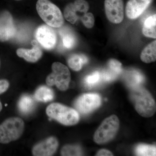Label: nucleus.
<instances>
[{
    "instance_id": "nucleus-7",
    "label": "nucleus",
    "mask_w": 156,
    "mask_h": 156,
    "mask_svg": "<svg viewBox=\"0 0 156 156\" xmlns=\"http://www.w3.org/2000/svg\"><path fill=\"white\" fill-rule=\"evenodd\" d=\"M100 95L95 93H87L80 96L75 101L74 106L77 111L87 115L95 110L101 104Z\"/></svg>"
},
{
    "instance_id": "nucleus-2",
    "label": "nucleus",
    "mask_w": 156,
    "mask_h": 156,
    "mask_svg": "<svg viewBox=\"0 0 156 156\" xmlns=\"http://www.w3.org/2000/svg\"><path fill=\"white\" fill-rule=\"evenodd\" d=\"M36 9L39 16L49 26L58 28L64 23V18L60 9L49 0H38Z\"/></svg>"
},
{
    "instance_id": "nucleus-20",
    "label": "nucleus",
    "mask_w": 156,
    "mask_h": 156,
    "mask_svg": "<svg viewBox=\"0 0 156 156\" xmlns=\"http://www.w3.org/2000/svg\"><path fill=\"white\" fill-rule=\"evenodd\" d=\"M34 106V99L31 96L27 95L22 96L18 103V108L20 111L24 114L31 112Z\"/></svg>"
},
{
    "instance_id": "nucleus-3",
    "label": "nucleus",
    "mask_w": 156,
    "mask_h": 156,
    "mask_svg": "<svg viewBox=\"0 0 156 156\" xmlns=\"http://www.w3.org/2000/svg\"><path fill=\"white\" fill-rule=\"evenodd\" d=\"M46 113L50 118L64 126H74L80 120V115L76 110L61 104H51L47 107Z\"/></svg>"
},
{
    "instance_id": "nucleus-26",
    "label": "nucleus",
    "mask_w": 156,
    "mask_h": 156,
    "mask_svg": "<svg viewBox=\"0 0 156 156\" xmlns=\"http://www.w3.org/2000/svg\"><path fill=\"white\" fill-rule=\"evenodd\" d=\"M62 41L63 46L67 49H71L75 46L76 40L75 37L70 33L62 34Z\"/></svg>"
},
{
    "instance_id": "nucleus-6",
    "label": "nucleus",
    "mask_w": 156,
    "mask_h": 156,
    "mask_svg": "<svg viewBox=\"0 0 156 156\" xmlns=\"http://www.w3.org/2000/svg\"><path fill=\"white\" fill-rule=\"evenodd\" d=\"M119 121L117 116L112 115L105 119L94 134V140L98 144H103L112 140L119 130Z\"/></svg>"
},
{
    "instance_id": "nucleus-31",
    "label": "nucleus",
    "mask_w": 156,
    "mask_h": 156,
    "mask_svg": "<svg viewBox=\"0 0 156 156\" xmlns=\"http://www.w3.org/2000/svg\"><path fill=\"white\" fill-rule=\"evenodd\" d=\"M16 1H20V0H16Z\"/></svg>"
},
{
    "instance_id": "nucleus-27",
    "label": "nucleus",
    "mask_w": 156,
    "mask_h": 156,
    "mask_svg": "<svg viewBox=\"0 0 156 156\" xmlns=\"http://www.w3.org/2000/svg\"><path fill=\"white\" fill-rule=\"evenodd\" d=\"M81 20L84 25L87 28H91L95 24V18L92 13H86L81 17Z\"/></svg>"
},
{
    "instance_id": "nucleus-25",
    "label": "nucleus",
    "mask_w": 156,
    "mask_h": 156,
    "mask_svg": "<svg viewBox=\"0 0 156 156\" xmlns=\"http://www.w3.org/2000/svg\"><path fill=\"white\" fill-rule=\"evenodd\" d=\"M101 79L100 73L98 71H96L92 74L87 76L85 78L84 83L88 88H91L98 84Z\"/></svg>"
},
{
    "instance_id": "nucleus-10",
    "label": "nucleus",
    "mask_w": 156,
    "mask_h": 156,
    "mask_svg": "<svg viewBox=\"0 0 156 156\" xmlns=\"http://www.w3.org/2000/svg\"><path fill=\"white\" fill-rule=\"evenodd\" d=\"M58 146L56 137L50 136L35 145L33 148L32 154L36 156H52L56 152Z\"/></svg>"
},
{
    "instance_id": "nucleus-19",
    "label": "nucleus",
    "mask_w": 156,
    "mask_h": 156,
    "mask_svg": "<svg viewBox=\"0 0 156 156\" xmlns=\"http://www.w3.org/2000/svg\"><path fill=\"white\" fill-rule=\"evenodd\" d=\"M54 96L53 90L45 86L39 87L34 94V97L37 100L44 102L51 101L54 98Z\"/></svg>"
},
{
    "instance_id": "nucleus-1",
    "label": "nucleus",
    "mask_w": 156,
    "mask_h": 156,
    "mask_svg": "<svg viewBox=\"0 0 156 156\" xmlns=\"http://www.w3.org/2000/svg\"><path fill=\"white\" fill-rule=\"evenodd\" d=\"M130 98L136 111L141 116H152L156 112L155 101L148 91L142 87L131 89Z\"/></svg>"
},
{
    "instance_id": "nucleus-14",
    "label": "nucleus",
    "mask_w": 156,
    "mask_h": 156,
    "mask_svg": "<svg viewBox=\"0 0 156 156\" xmlns=\"http://www.w3.org/2000/svg\"><path fill=\"white\" fill-rule=\"evenodd\" d=\"M17 56L28 62H35L42 57V51L37 45H34L31 49L19 48L17 50Z\"/></svg>"
},
{
    "instance_id": "nucleus-28",
    "label": "nucleus",
    "mask_w": 156,
    "mask_h": 156,
    "mask_svg": "<svg viewBox=\"0 0 156 156\" xmlns=\"http://www.w3.org/2000/svg\"><path fill=\"white\" fill-rule=\"evenodd\" d=\"M9 87V81L6 80H0V95L7 91Z\"/></svg>"
},
{
    "instance_id": "nucleus-9",
    "label": "nucleus",
    "mask_w": 156,
    "mask_h": 156,
    "mask_svg": "<svg viewBox=\"0 0 156 156\" xmlns=\"http://www.w3.org/2000/svg\"><path fill=\"white\" fill-rule=\"evenodd\" d=\"M35 36L39 43L47 50H52L56 46V34L49 26L42 25L39 27L36 31Z\"/></svg>"
},
{
    "instance_id": "nucleus-24",
    "label": "nucleus",
    "mask_w": 156,
    "mask_h": 156,
    "mask_svg": "<svg viewBox=\"0 0 156 156\" xmlns=\"http://www.w3.org/2000/svg\"><path fill=\"white\" fill-rule=\"evenodd\" d=\"M73 3L79 18L80 17V15L83 16L89 11V4L85 0H76Z\"/></svg>"
},
{
    "instance_id": "nucleus-4",
    "label": "nucleus",
    "mask_w": 156,
    "mask_h": 156,
    "mask_svg": "<svg viewBox=\"0 0 156 156\" xmlns=\"http://www.w3.org/2000/svg\"><path fill=\"white\" fill-rule=\"evenodd\" d=\"M24 129V123L20 118L7 119L0 124V143L6 144L19 139Z\"/></svg>"
},
{
    "instance_id": "nucleus-30",
    "label": "nucleus",
    "mask_w": 156,
    "mask_h": 156,
    "mask_svg": "<svg viewBox=\"0 0 156 156\" xmlns=\"http://www.w3.org/2000/svg\"><path fill=\"white\" fill-rule=\"evenodd\" d=\"M2 105L0 101V112L2 111Z\"/></svg>"
},
{
    "instance_id": "nucleus-15",
    "label": "nucleus",
    "mask_w": 156,
    "mask_h": 156,
    "mask_svg": "<svg viewBox=\"0 0 156 156\" xmlns=\"http://www.w3.org/2000/svg\"><path fill=\"white\" fill-rule=\"evenodd\" d=\"M126 82L127 86L131 89L141 87L144 83V77L137 71H131L126 74Z\"/></svg>"
},
{
    "instance_id": "nucleus-23",
    "label": "nucleus",
    "mask_w": 156,
    "mask_h": 156,
    "mask_svg": "<svg viewBox=\"0 0 156 156\" xmlns=\"http://www.w3.org/2000/svg\"><path fill=\"white\" fill-rule=\"evenodd\" d=\"M61 154L62 156H81L83 153L79 146L67 145L62 148Z\"/></svg>"
},
{
    "instance_id": "nucleus-11",
    "label": "nucleus",
    "mask_w": 156,
    "mask_h": 156,
    "mask_svg": "<svg viewBox=\"0 0 156 156\" xmlns=\"http://www.w3.org/2000/svg\"><path fill=\"white\" fill-rule=\"evenodd\" d=\"M16 33L13 18L8 12H5L0 15V41H9L13 37Z\"/></svg>"
},
{
    "instance_id": "nucleus-13",
    "label": "nucleus",
    "mask_w": 156,
    "mask_h": 156,
    "mask_svg": "<svg viewBox=\"0 0 156 156\" xmlns=\"http://www.w3.org/2000/svg\"><path fill=\"white\" fill-rule=\"evenodd\" d=\"M122 71V64L120 62L115 59H110L107 68L100 74L101 78L105 82H112L118 77Z\"/></svg>"
},
{
    "instance_id": "nucleus-5",
    "label": "nucleus",
    "mask_w": 156,
    "mask_h": 156,
    "mask_svg": "<svg viewBox=\"0 0 156 156\" xmlns=\"http://www.w3.org/2000/svg\"><path fill=\"white\" fill-rule=\"evenodd\" d=\"M52 72L46 79L47 85L55 86L61 91L67 90L71 80L70 73L67 66L59 62H55L52 66Z\"/></svg>"
},
{
    "instance_id": "nucleus-18",
    "label": "nucleus",
    "mask_w": 156,
    "mask_h": 156,
    "mask_svg": "<svg viewBox=\"0 0 156 156\" xmlns=\"http://www.w3.org/2000/svg\"><path fill=\"white\" fill-rule=\"evenodd\" d=\"M156 15L148 17L144 23L143 34L145 37L155 39L156 38Z\"/></svg>"
},
{
    "instance_id": "nucleus-17",
    "label": "nucleus",
    "mask_w": 156,
    "mask_h": 156,
    "mask_svg": "<svg viewBox=\"0 0 156 156\" xmlns=\"http://www.w3.org/2000/svg\"><path fill=\"white\" fill-rule=\"evenodd\" d=\"M88 62V58L83 54H74L69 56L67 62L69 66L73 70H80L83 65Z\"/></svg>"
},
{
    "instance_id": "nucleus-8",
    "label": "nucleus",
    "mask_w": 156,
    "mask_h": 156,
    "mask_svg": "<svg viewBox=\"0 0 156 156\" xmlns=\"http://www.w3.org/2000/svg\"><path fill=\"white\" fill-rule=\"evenodd\" d=\"M105 9L108 19L112 23H121L124 17L123 0H105Z\"/></svg>"
},
{
    "instance_id": "nucleus-22",
    "label": "nucleus",
    "mask_w": 156,
    "mask_h": 156,
    "mask_svg": "<svg viewBox=\"0 0 156 156\" xmlns=\"http://www.w3.org/2000/svg\"><path fill=\"white\" fill-rule=\"evenodd\" d=\"M64 16L66 19L72 24H74L77 21V13L75 9L73 3H70L65 7L64 11Z\"/></svg>"
},
{
    "instance_id": "nucleus-16",
    "label": "nucleus",
    "mask_w": 156,
    "mask_h": 156,
    "mask_svg": "<svg viewBox=\"0 0 156 156\" xmlns=\"http://www.w3.org/2000/svg\"><path fill=\"white\" fill-rule=\"evenodd\" d=\"M140 58L141 61L147 63L156 61V40L149 44L143 49L140 54Z\"/></svg>"
},
{
    "instance_id": "nucleus-12",
    "label": "nucleus",
    "mask_w": 156,
    "mask_h": 156,
    "mask_svg": "<svg viewBox=\"0 0 156 156\" xmlns=\"http://www.w3.org/2000/svg\"><path fill=\"white\" fill-rule=\"evenodd\" d=\"M152 0H129L126 5V13L129 19L139 17L150 5Z\"/></svg>"
},
{
    "instance_id": "nucleus-21",
    "label": "nucleus",
    "mask_w": 156,
    "mask_h": 156,
    "mask_svg": "<svg viewBox=\"0 0 156 156\" xmlns=\"http://www.w3.org/2000/svg\"><path fill=\"white\" fill-rule=\"evenodd\" d=\"M135 153L137 156H156V146L142 144H138L135 148Z\"/></svg>"
},
{
    "instance_id": "nucleus-29",
    "label": "nucleus",
    "mask_w": 156,
    "mask_h": 156,
    "mask_svg": "<svg viewBox=\"0 0 156 156\" xmlns=\"http://www.w3.org/2000/svg\"><path fill=\"white\" fill-rule=\"evenodd\" d=\"M113 155L111 152L105 149L101 150L97 153L96 156H112Z\"/></svg>"
}]
</instances>
